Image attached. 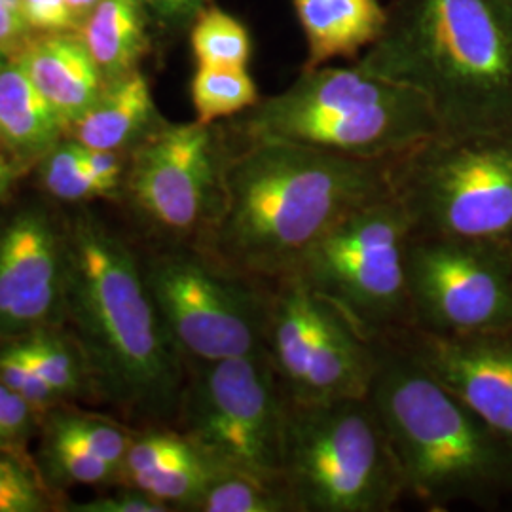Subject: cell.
Listing matches in <instances>:
<instances>
[{
    "instance_id": "obj_1",
    "label": "cell",
    "mask_w": 512,
    "mask_h": 512,
    "mask_svg": "<svg viewBox=\"0 0 512 512\" xmlns=\"http://www.w3.org/2000/svg\"><path fill=\"white\" fill-rule=\"evenodd\" d=\"M228 137V135H226ZM209 253L256 281H283L334 224L391 194V160L287 141L232 145Z\"/></svg>"
},
{
    "instance_id": "obj_2",
    "label": "cell",
    "mask_w": 512,
    "mask_h": 512,
    "mask_svg": "<svg viewBox=\"0 0 512 512\" xmlns=\"http://www.w3.org/2000/svg\"><path fill=\"white\" fill-rule=\"evenodd\" d=\"M65 327L82 349L92 395L147 420L179 414L184 359L165 329L143 264L107 222L67 219Z\"/></svg>"
},
{
    "instance_id": "obj_3",
    "label": "cell",
    "mask_w": 512,
    "mask_h": 512,
    "mask_svg": "<svg viewBox=\"0 0 512 512\" xmlns=\"http://www.w3.org/2000/svg\"><path fill=\"white\" fill-rule=\"evenodd\" d=\"M355 65L421 93L440 133L512 129V0H389Z\"/></svg>"
},
{
    "instance_id": "obj_4",
    "label": "cell",
    "mask_w": 512,
    "mask_h": 512,
    "mask_svg": "<svg viewBox=\"0 0 512 512\" xmlns=\"http://www.w3.org/2000/svg\"><path fill=\"white\" fill-rule=\"evenodd\" d=\"M368 399L403 476L429 509L512 495V444L452 395L395 336L374 340Z\"/></svg>"
},
{
    "instance_id": "obj_5",
    "label": "cell",
    "mask_w": 512,
    "mask_h": 512,
    "mask_svg": "<svg viewBox=\"0 0 512 512\" xmlns=\"http://www.w3.org/2000/svg\"><path fill=\"white\" fill-rule=\"evenodd\" d=\"M437 133L421 93L355 63L302 69L287 90L260 97L226 131L232 145L287 141L366 160H395Z\"/></svg>"
},
{
    "instance_id": "obj_6",
    "label": "cell",
    "mask_w": 512,
    "mask_h": 512,
    "mask_svg": "<svg viewBox=\"0 0 512 512\" xmlns=\"http://www.w3.org/2000/svg\"><path fill=\"white\" fill-rule=\"evenodd\" d=\"M412 234L512 245V129L437 133L389 167Z\"/></svg>"
},
{
    "instance_id": "obj_7",
    "label": "cell",
    "mask_w": 512,
    "mask_h": 512,
    "mask_svg": "<svg viewBox=\"0 0 512 512\" xmlns=\"http://www.w3.org/2000/svg\"><path fill=\"white\" fill-rule=\"evenodd\" d=\"M281 475L298 512H387L406 495L368 397L287 401Z\"/></svg>"
},
{
    "instance_id": "obj_8",
    "label": "cell",
    "mask_w": 512,
    "mask_h": 512,
    "mask_svg": "<svg viewBox=\"0 0 512 512\" xmlns=\"http://www.w3.org/2000/svg\"><path fill=\"white\" fill-rule=\"evenodd\" d=\"M412 222L393 194L351 211L291 277L342 311L370 340L410 327L406 253Z\"/></svg>"
},
{
    "instance_id": "obj_9",
    "label": "cell",
    "mask_w": 512,
    "mask_h": 512,
    "mask_svg": "<svg viewBox=\"0 0 512 512\" xmlns=\"http://www.w3.org/2000/svg\"><path fill=\"white\" fill-rule=\"evenodd\" d=\"M148 289L184 363L266 351L270 300L256 279L211 253L171 247L141 260Z\"/></svg>"
},
{
    "instance_id": "obj_10",
    "label": "cell",
    "mask_w": 512,
    "mask_h": 512,
    "mask_svg": "<svg viewBox=\"0 0 512 512\" xmlns=\"http://www.w3.org/2000/svg\"><path fill=\"white\" fill-rule=\"evenodd\" d=\"M183 433L220 469L283 482L287 399L266 351L192 365Z\"/></svg>"
},
{
    "instance_id": "obj_11",
    "label": "cell",
    "mask_w": 512,
    "mask_h": 512,
    "mask_svg": "<svg viewBox=\"0 0 512 512\" xmlns=\"http://www.w3.org/2000/svg\"><path fill=\"white\" fill-rule=\"evenodd\" d=\"M266 353L289 403L366 399L370 393L374 340L294 277L272 291Z\"/></svg>"
},
{
    "instance_id": "obj_12",
    "label": "cell",
    "mask_w": 512,
    "mask_h": 512,
    "mask_svg": "<svg viewBox=\"0 0 512 512\" xmlns=\"http://www.w3.org/2000/svg\"><path fill=\"white\" fill-rule=\"evenodd\" d=\"M230 141L217 124H169L129 152L124 192L162 238H207L219 217Z\"/></svg>"
},
{
    "instance_id": "obj_13",
    "label": "cell",
    "mask_w": 512,
    "mask_h": 512,
    "mask_svg": "<svg viewBox=\"0 0 512 512\" xmlns=\"http://www.w3.org/2000/svg\"><path fill=\"white\" fill-rule=\"evenodd\" d=\"M408 329L442 336L512 327V245L412 234Z\"/></svg>"
},
{
    "instance_id": "obj_14",
    "label": "cell",
    "mask_w": 512,
    "mask_h": 512,
    "mask_svg": "<svg viewBox=\"0 0 512 512\" xmlns=\"http://www.w3.org/2000/svg\"><path fill=\"white\" fill-rule=\"evenodd\" d=\"M67 219L40 200L0 207V344L65 325Z\"/></svg>"
},
{
    "instance_id": "obj_15",
    "label": "cell",
    "mask_w": 512,
    "mask_h": 512,
    "mask_svg": "<svg viewBox=\"0 0 512 512\" xmlns=\"http://www.w3.org/2000/svg\"><path fill=\"white\" fill-rule=\"evenodd\" d=\"M440 384L512 444V327L442 336L395 334Z\"/></svg>"
},
{
    "instance_id": "obj_16",
    "label": "cell",
    "mask_w": 512,
    "mask_h": 512,
    "mask_svg": "<svg viewBox=\"0 0 512 512\" xmlns=\"http://www.w3.org/2000/svg\"><path fill=\"white\" fill-rule=\"evenodd\" d=\"M18 59L67 129L92 107L105 86L82 35L33 38Z\"/></svg>"
},
{
    "instance_id": "obj_17",
    "label": "cell",
    "mask_w": 512,
    "mask_h": 512,
    "mask_svg": "<svg viewBox=\"0 0 512 512\" xmlns=\"http://www.w3.org/2000/svg\"><path fill=\"white\" fill-rule=\"evenodd\" d=\"M162 124L150 82L135 69L107 80L92 107L67 131L84 147L131 152Z\"/></svg>"
},
{
    "instance_id": "obj_18",
    "label": "cell",
    "mask_w": 512,
    "mask_h": 512,
    "mask_svg": "<svg viewBox=\"0 0 512 512\" xmlns=\"http://www.w3.org/2000/svg\"><path fill=\"white\" fill-rule=\"evenodd\" d=\"M293 6L308 44L304 69L353 59L384 31L382 0H293Z\"/></svg>"
},
{
    "instance_id": "obj_19",
    "label": "cell",
    "mask_w": 512,
    "mask_h": 512,
    "mask_svg": "<svg viewBox=\"0 0 512 512\" xmlns=\"http://www.w3.org/2000/svg\"><path fill=\"white\" fill-rule=\"evenodd\" d=\"M67 131L18 57L0 71V148L21 167L40 162Z\"/></svg>"
},
{
    "instance_id": "obj_20",
    "label": "cell",
    "mask_w": 512,
    "mask_h": 512,
    "mask_svg": "<svg viewBox=\"0 0 512 512\" xmlns=\"http://www.w3.org/2000/svg\"><path fill=\"white\" fill-rule=\"evenodd\" d=\"M150 18L141 0H99L82 23V38L105 82L139 69L150 52Z\"/></svg>"
},
{
    "instance_id": "obj_21",
    "label": "cell",
    "mask_w": 512,
    "mask_h": 512,
    "mask_svg": "<svg viewBox=\"0 0 512 512\" xmlns=\"http://www.w3.org/2000/svg\"><path fill=\"white\" fill-rule=\"evenodd\" d=\"M10 342L63 401L92 395L86 359L65 325L38 329Z\"/></svg>"
},
{
    "instance_id": "obj_22",
    "label": "cell",
    "mask_w": 512,
    "mask_h": 512,
    "mask_svg": "<svg viewBox=\"0 0 512 512\" xmlns=\"http://www.w3.org/2000/svg\"><path fill=\"white\" fill-rule=\"evenodd\" d=\"M190 97L200 124L236 118L260 101L256 82L247 67L198 65L190 82Z\"/></svg>"
},
{
    "instance_id": "obj_23",
    "label": "cell",
    "mask_w": 512,
    "mask_h": 512,
    "mask_svg": "<svg viewBox=\"0 0 512 512\" xmlns=\"http://www.w3.org/2000/svg\"><path fill=\"white\" fill-rule=\"evenodd\" d=\"M42 429L44 439L86 450L93 456L105 459L110 465L118 467L120 473L128 454L129 444L135 437L116 421L74 410H59V406L48 412Z\"/></svg>"
},
{
    "instance_id": "obj_24",
    "label": "cell",
    "mask_w": 512,
    "mask_h": 512,
    "mask_svg": "<svg viewBox=\"0 0 512 512\" xmlns=\"http://www.w3.org/2000/svg\"><path fill=\"white\" fill-rule=\"evenodd\" d=\"M190 46L198 65L247 67L253 40L247 25L219 6L207 4L190 25Z\"/></svg>"
},
{
    "instance_id": "obj_25",
    "label": "cell",
    "mask_w": 512,
    "mask_h": 512,
    "mask_svg": "<svg viewBox=\"0 0 512 512\" xmlns=\"http://www.w3.org/2000/svg\"><path fill=\"white\" fill-rule=\"evenodd\" d=\"M196 512H298L285 482L222 473L205 492Z\"/></svg>"
},
{
    "instance_id": "obj_26",
    "label": "cell",
    "mask_w": 512,
    "mask_h": 512,
    "mask_svg": "<svg viewBox=\"0 0 512 512\" xmlns=\"http://www.w3.org/2000/svg\"><path fill=\"white\" fill-rule=\"evenodd\" d=\"M222 473L219 465L205 454L188 459L179 465H171L160 471L133 476L126 480V486H133L154 499L165 503L171 511H194L205 492Z\"/></svg>"
},
{
    "instance_id": "obj_27",
    "label": "cell",
    "mask_w": 512,
    "mask_h": 512,
    "mask_svg": "<svg viewBox=\"0 0 512 512\" xmlns=\"http://www.w3.org/2000/svg\"><path fill=\"white\" fill-rule=\"evenodd\" d=\"M82 150L84 147L74 139L59 141L40 160L38 175L42 188L57 202L86 203L107 198L101 184L88 173Z\"/></svg>"
},
{
    "instance_id": "obj_28",
    "label": "cell",
    "mask_w": 512,
    "mask_h": 512,
    "mask_svg": "<svg viewBox=\"0 0 512 512\" xmlns=\"http://www.w3.org/2000/svg\"><path fill=\"white\" fill-rule=\"evenodd\" d=\"M38 456V469L50 488L103 486L122 480L120 469L109 461L55 440L42 439Z\"/></svg>"
},
{
    "instance_id": "obj_29",
    "label": "cell",
    "mask_w": 512,
    "mask_h": 512,
    "mask_svg": "<svg viewBox=\"0 0 512 512\" xmlns=\"http://www.w3.org/2000/svg\"><path fill=\"white\" fill-rule=\"evenodd\" d=\"M48 482L25 452L0 448V512L52 511Z\"/></svg>"
},
{
    "instance_id": "obj_30",
    "label": "cell",
    "mask_w": 512,
    "mask_h": 512,
    "mask_svg": "<svg viewBox=\"0 0 512 512\" xmlns=\"http://www.w3.org/2000/svg\"><path fill=\"white\" fill-rule=\"evenodd\" d=\"M202 450L183 431H148L135 435L122 465V482L198 458Z\"/></svg>"
},
{
    "instance_id": "obj_31",
    "label": "cell",
    "mask_w": 512,
    "mask_h": 512,
    "mask_svg": "<svg viewBox=\"0 0 512 512\" xmlns=\"http://www.w3.org/2000/svg\"><path fill=\"white\" fill-rule=\"evenodd\" d=\"M0 380L44 416L63 403L12 342L0 344Z\"/></svg>"
},
{
    "instance_id": "obj_32",
    "label": "cell",
    "mask_w": 512,
    "mask_h": 512,
    "mask_svg": "<svg viewBox=\"0 0 512 512\" xmlns=\"http://www.w3.org/2000/svg\"><path fill=\"white\" fill-rule=\"evenodd\" d=\"M42 414L0 380V448L25 452Z\"/></svg>"
},
{
    "instance_id": "obj_33",
    "label": "cell",
    "mask_w": 512,
    "mask_h": 512,
    "mask_svg": "<svg viewBox=\"0 0 512 512\" xmlns=\"http://www.w3.org/2000/svg\"><path fill=\"white\" fill-rule=\"evenodd\" d=\"M25 19L33 35H63L80 31L69 0H23Z\"/></svg>"
},
{
    "instance_id": "obj_34",
    "label": "cell",
    "mask_w": 512,
    "mask_h": 512,
    "mask_svg": "<svg viewBox=\"0 0 512 512\" xmlns=\"http://www.w3.org/2000/svg\"><path fill=\"white\" fill-rule=\"evenodd\" d=\"M67 511L73 512H169L171 509L133 486H126L116 494L97 497L86 503H73Z\"/></svg>"
},
{
    "instance_id": "obj_35",
    "label": "cell",
    "mask_w": 512,
    "mask_h": 512,
    "mask_svg": "<svg viewBox=\"0 0 512 512\" xmlns=\"http://www.w3.org/2000/svg\"><path fill=\"white\" fill-rule=\"evenodd\" d=\"M31 35L23 0H0V52L10 59L18 57L31 44Z\"/></svg>"
},
{
    "instance_id": "obj_36",
    "label": "cell",
    "mask_w": 512,
    "mask_h": 512,
    "mask_svg": "<svg viewBox=\"0 0 512 512\" xmlns=\"http://www.w3.org/2000/svg\"><path fill=\"white\" fill-rule=\"evenodd\" d=\"M209 4V0H167L169 6V33L190 29L192 21Z\"/></svg>"
},
{
    "instance_id": "obj_37",
    "label": "cell",
    "mask_w": 512,
    "mask_h": 512,
    "mask_svg": "<svg viewBox=\"0 0 512 512\" xmlns=\"http://www.w3.org/2000/svg\"><path fill=\"white\" fill-rule=\"evenodd\" d=\"M19 165L0 152V207L10 198L14 186L18 183Z\"/></svg>"
},
{
    "instance_id": "obj_38",
    "label": "cell",
    "mask_w": 512,
    "mask_h": 512,
    "mask_svg": "<svg viewBox=\"0 0 512 512\" xmlns=\"http://www.w3.org/2000/svg\"><path fill=\"white\" fill-rule=\"evenodd\" d=\"M97 2L99 0H69L74 18L78 19V23H80V29H82V23L90 16V12L95 8Z\"/></svg>"
},
{
    "instance_id": "obj_39",
    "label": "cell",
    "mask_w": 512,
    "mask_h": 512,
    "mask_svg": "<svg viewBox=\"0 0 512 512\" xmlns=\"http://www.w3.org/2000/svg\"><path fill=\"white\" fill-rule=\"evenodd\" d=\"M8 61H10V57H6V55L0 52V71H2V69L8 65Z\"/></svg>"
}]
</instances>
